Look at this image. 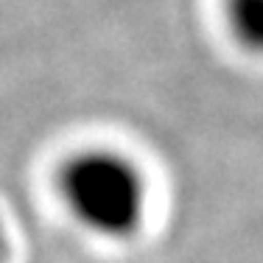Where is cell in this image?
<instances>
[{"instance_id":"1","label":"cell","mask_w":263,"mask_h":263,"mask_svg":"<svg viewBox=\"0 0 263 263\" xmlns=\"http://www.w3.org/2000/svg\"><path fill=\"white\" fill-rule=\"evenodd\" d=\"M62 199L92 235L121 241L143 227L148 191L140 168L118 152H81L62 171Z\"/></svg>"},{"instance_id":"3","label":"cell","mask_w":263,"mask_h":263,"mask_svg":"<svg viewBox=\"0 0 263 263\" xmlns=\"http://www.w3.org/2000/svg\"><path fill=\"white\" fill-rule=\"evenodd\" d=\"M11 258V243H9V233H6L3 221H0V263H9Z\"/></svg>"},{"instance_id":"2","label":"cell","mask_w":263,"mask_h":263,"mask_svg":"<svg viewBox=\"0 0 263 263\" xmlns=\"http://www.w3.org/2000/svg\"><path fill=\"white\" fill-rule=\"evenodd\" d=\"M260 17H263V0H230V20H233L238 36L247 45H258Z\"/></svg>"}]
</instances>
